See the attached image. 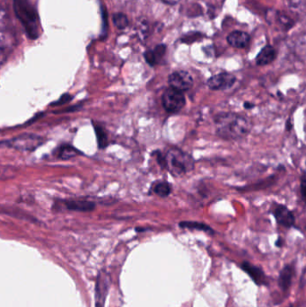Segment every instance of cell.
<instances>
[{
	"label": "cell",
	"mask_w": 306,
	"mask_h": 307,
	"mask_svg": "<svg viewBox=\"0 0 306 307\" xmlns=\"http://www.w3.org/2000/svg\"><path fill=\"white\" fill-rule=\"evenodd\" d=\"M217 134L227 140L239 139L249 134L252 123L244 116L233 112H223L215 118Z\"/></svg>",
	"instance_id": "obj_1"
},
{
	"label": "cell",
	"mask_w": 306,
	"mask_h": 307,
	"mask_svg": "<svg viewBox=\"0 0 306 307\" xmlns=\"http://www.w3.org/2000/svg\"><path fill=\"white\" fill-rule=\"evenodd\" d=\"M14 10L16 16L23 24L27 36L35 40L40 35L39 17L35 7L30 0H14Z\"/></svg>",
	"instance_id": "obj_2"
},
{
	"label": "cell",
	"mask_w": 306,
	"mask_h": 307,
	"mask_svg": "<svg viewBox=\"0 0 306 307\" xmlns=\"http://www.w3.org/2000/svg\"><path fill=\"white\" fill-rule=\"evenodd\" d=\"M165 169L173 176H182L194 168V160L189 155L178 148H171L165 156Z\"/></svg>",
	"instance_id": "obj_3"
},
{
	"label": "cell",
	"mask_w": 306,
	"mask_h": 307,
	"mask_svg": "<svg viewBox=\"0 0 306 307\" xmlns=\"http://www.w3.org/2000/svg\"><path fill=\"white\" fill-rule=\"evenodd\" d=\"M44 142V138L35 134L20 135L18 137L6 140L2 142V145H6L8 147L15 148L23 152H32L42 146Z\"/></svg>",
	"instance_id": "obj_4"
},
{
	"label": "cell",
	"mask_w": 306,
	"mask_h": 307,
	"mask_svg": "<svg viewBox=\"0 0 306 307\" xmlns=\"http://www.w3.org/2000/svg\"><path fill=\"white\" fill-rule=\"evenodd\" d=\"M162 103L165 111L167 112L176 113L184 107V105L186 104V99L183 93L180 92L176 89L169 87L163 94Z\"/></svg>",
	"instance_id": "obj_5"
},
{
	"label": "cell",
	"mask_w": 306,
	"mask_h": 307,
	"mask_svg": "<svg viewBox=\"0 0 306 307\" xmlns=\"http://www.w3.org/2000/svg\"><path fill=\"white\" fill-rule=\"evenodd\" d=\"M168 83L170 87L183 93L192 88L193 78L187 71L180 70L175 71L169 76Z\"/></svg>",
	"instance_id": "obj_6"
},
{
	"label": "cell",
	"mask_w": 306,
	"mask_h": 307,
	"mask_svg": "<svg viewBox=\"0 0 306 307\" xmlns=\"http://www.w3.org/2000/svg\"><path fill=\"white\" fill-rule=\"evenodd\" d=\"M235 80L236 78L233 74L224 72L211 77L207 80V85L211 90H226L232 87Z\"/></svg>",
	"instance_id": "obj_7"
},
{
	"label": "cell",
	"mask_w": 306,
	"mask_h": 307,
	"mask_svg": "<svg viewBox=\"0 0 306 307\" xmlns=\"http://www.w3.org/2000/svg\"><path fill=\"white\" fill-rule=\"evenodd\" d=\"M273 215L277 223L284 227H291L295 224V216L286 206L277 204L273 208Z\"/></svg>",
	"instance_id": "obj_8"
},
{
	"label": "cell",
	"mask_w": 306,
	"mask_h": 307,
	"mask_svg": "<svg viewBox=\"0 0 306 307\" xmlns=\"http://www.w3.org/2000/svg\"><path fill=\"white\" fill-rule=\"evenodd\" d=\"M66 209L75 211L89 212L96 208V204L88 200H65L62 201Z\"/></svg>",
	"instance_id": "obj_9"
},
{
	"label": "cell",
	"mask_w": 306,
	"mask_h": 307,
	"mask_svg": "<svg viewBox=\"0 0 306 307\" xmlns=\"http://www.w3.org/2000/svg\"><path fill=\"white\" fill-rule=\"evenodd\" d=\"M227 42L234 48H237V49L245 48L250 43V35L245 32H232L227 36Z\"/></svg>",
	"instance_id": "obj_10"
},
{
	"label": "cell",
	"mask_w": 306,
	"mask_h": 307,
	"mask_svg": "<svg viewBox=\"0 0 306 307\" xmlns=\"http://www.w3.org/2000/svg\"><path fill=\"white\" fill-rule=\"evenodd\" d=\"M165 52H166V46L165 44H159L157 45L154 50L145 51V60L150 66H156L159 63L162 58H164Z\"/></svg>",
	"instance_id": "obj_11"
},
{
	"label": "cell",
	"mask_w": 306,
	"mask_h": 307,
	"mask_svg": "<svg viewBox=\"0 0 306 307\" xmlns=\"http://www.w3.org/2000/svg\"><path fill=\"white\" fill-rule=\"evenodd\" d=\"M276 57H277V53L275 49L270 45H267L260 50V53L258 54L256 58L257 65H268L275 60Z\"/></svg>",
	"instance_id": "obj_12"
},
{
	"label": "cell",
	"mask_w": 306,
	"mask_h": 307,
	"mask_svg": "<svg viewBox=\"0 0 306 307\" xmlns=\"http://www.w3.org/2000/svg\"><path fill=\"white\" fill-rule=\"evenodd\" d=\"M242 269L249 274L251 278H253V281H255L257 284L260 285L264 283V274H263V271H261L259 268H257L250 263H247V262H244L242 264Z\"/></svg>",
	"instance_id": "obj_13"
},
{
	"label": "cell",
	"mask_w": 306,
	"mask_h": 307,
	"mask_svg": "<svg viewBox=\"0 0 306 307\" xmlns=\"http://www.w3.org/2000/svg\"><path fill=\"white\" fill-rule=\"evenodd\" d=\"M81 152L70 145H62L57 149V157L62 160H69L80 155Z\"/></svg>",
	"instance_id": "obj_14"
},
{
	"label": "cell",
	"mask_w": 306,
	"mask_h": 307,
	"mask_svg": "<svg viewBox=\"0 0 306 307\" xmlns=\"http://www.w3.org/2000/svg\"><path fill=\"white\" fill-rule=\"evenodd\" d=\"M107 281L101 278L96 287V307H104V300L107 294Z\"/></svg>",
	"instance_id": "obj_15"
},
{
	"label": "cell",
	"mask_w": 306,
	"mask_h": 307,
	"mask_svg": "<svg viewBox=\"0 0 306 307\" xmlns=\"http://www.w3.org/2000/svg\"><path fill=\"white\" fill-rule=\"evenodd\" d=\"M293 274H294V271L290 266H287L280 273V286L283 290H287L290 287Z\"/></svg>",
	"instance_id": "obj_16"
},
{
	"label": "cell",
	"mask_w": 306,
	"mask_h": 307,
	"mask_svg": "<svg viewBox=\"0 0 306 307\" xmlns=\"http://www.w3.org/2000/svg\"><path fill=\"white\" fill-rule=\"evenodd\" d=\"M94 128L96 131V138H97V143L99 148L104 149L108 146V135L106 133V131L104 130V127L94 124Z\"/></svg>",
	"instance_id": "obj_17"
},
{
	"label": "cell",
	"mask_w": 306,
	"mask_h": 307,
	"mask_svg": "<svg viewBox=\"0 0 306 307\" xmlns=\"http://www.w3.org/2000/svg\"><path fill=\"white\" fill-rule=\"evenodd\" d=\"M153 191L158 196L165 198L171 194L172 188L167 181H161L154 186Z\"/></svg>",
	"instance_id": "obj_18"
},
{
	"label": "cell",
	"mask_w": 306,
	"mask_h": 307,
	"mask_svg": "<svg viewBox=\"0 0 306 307\" xmlns=\"http://www.w3.org/2000/svg\"><path fill=\"white\" fill-rule=\"evenodd\" d=\"M179 226L180 227H183V228H189V229H196V230H201L205 231V232H212L213 230L211 229L210 227L202 224V223L199 222H191V221H184V222H180L179 224Z\"/></svg>",
	"instance_id": "obj_19"
},
{
	"label": "cell",
	"mask_w": 306,
	"mask_h": 307,
	"mask_svg": "<svg viewBox=\"0 0 306 307\" xmlns=\"http://www.w3.org/2000/svg\"><path fill=\"white\" fill-rule=\"evenodd\" d=\"M112 21L118 29H125L129 25V19L123 13H116L112 16Z\"/></svg>",
	"instance_id": "obj_20"
},
{
	"label": "cell",
	"mask_w": 306,
	"mask_h": 307,
	"mask_svg": "<svg viewBox=\"0 0 306 307\" xmlns=\"http://www.w3.org/2000/svg\"><path fill=\"white\" fill-rule=\"evenodd\" d=\"M73 96L69 94H64L60 96V98L58 100L54 102L52 104H50V106H59L62 104H68L70 101L72 100Z\"/></svg>",
	"instance_id": "obj_21"
},
{
	"label": "cell",
	"mask_w": 306,
	"mask_h": 307,
	"mask_svg": "<svg viewBox=\"0 0 306 307\" xmlns=\"http://www.w3.org/2000/svg\"><path fill=\"white\" fill-rule=\"evenodd\" d=\"M301 193L304 202L306 203V178H303L301 182Z\"/></svg>",
	"instance_id": "obj_22"
},
{
	"label": "cell",
	"mask_w": 306,
	"mask_h": 307,
	"mask_svg": "<svg viewBox=\"0 0 306 307\" xmlns=\"http://www.w3.org/2000/svg\"><path fill=\"white\" fill-rule=\"evenodd\" d=\"M165 4L175 5L179 2V0H162Z\"/></svg>",
	"instance_id": "obj_23"
},
{
	"label": "cell",
	"mask_w": 306,
	"mask_h": 307,
	"mask_svg": "<svg viewBox=\"0 0 306 307\" xmlns=\"http://www.w3.org/2000/svg\"><path fill=\"white\" fill-rule=\"evenodd\" d=\"M254 105L253 104H250V103H245L244 107L245 108H252L253 107Z\"/></svg>",
	"instance_id": "obj_24"
}]
</instances>
